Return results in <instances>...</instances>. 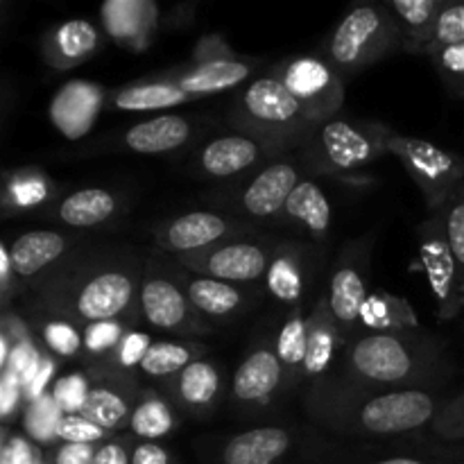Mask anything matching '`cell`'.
Instances as JSON below:
<instances>
[{
  "instance_id": "1",
  "label": "cell",
  "mask_w": 464,
  "mask_h": 464,
  "mask_svg": "<svg viewBox=\"0 0 464 464\" xmlns=\"http://www.w3.org/2000/svg\"><path fill=\"white\" fill-rule=\"evenodd\" d=\"M145 256L130 245L89 240L23 297L25 308L63 317L77 326L136 315Z\"/></svg>"
},
{
  "instance_id": "2",
  "label": "cell",
  "mask_w": 464,
  "mask_h": 464,
  "mask_svg": "<svg viewBox=\"0 0 464 464\" xmlns=\"http://www.w3.org/2000/svg\"><path fill=\"white\" fill-rule=\"evenodd\" d=\"M447 401L435 390H372L334 372L302 388L304 415L326 433L356 442H392L429 430Z\"/></svg>"
},
{
  "instance_id": "3",
  "label": "cell",
  "mask_w": 464,
  "mask_h": 464,
  "mask_svg": "<svg viewBox=\"0 0 464 464\" xmlns=\"http://www.w3.org/2000/svg\"><path fill=\"white\" fill-rule=\"evenodd\" d=\"M411 438L356 442L317 429L311 421L258 424L238 433L195 440L202 464H367L397 451Z\"/></svg>"
},
{
  "instance_id": "4",
  "label": "cell",
  "mask_w": 464,
  "mask_h": 464,
  "mask_svg": "<svg viewBox=\"0 0 464 464\" xmlns=\"http://www.w3.org/2000/svg\"><path fill=\"white\" fill-rule=\"evenodd\" d=\"M344 379L372 390H435L451 379L447 344L424 329L353 334L340 356Z\"/></svg>"
},
{
  "instance_id": "5",
  "label": "cell",
  "mask_w": 464,
  "mask_h": 464,
  "mask_svg": "<svg viewBox=\"0 0 464 464\" xmlns=\"http://www.w3.org/2000/svg\"><path fill=\"white\" fill-rule=\"evenodd\" d=\"M229 122L234 130L247 131L293 154L320 125L272 72L240 86L231 102Z\"/></svg>"
},
{
  "instance_id": "6",
  "label": "cell",
  "mask_w": 464,
  "mask_h": 464,
  "mask_svg": "<svg viewBox=\"0 0 464 464\" xmlns=\"http://www.w3.org/2000/svg\"><path fill=\"white\" fill-rule=\"evenodd\" d=\"M390 131L392 127L385 122L353 121L338 113L322 121L295 154L306 177H344L388 154Z\"/></svg>"
},
{
  "instance_id": "7",
  "label": "cell",
  "mask_w": 464,
  "mask_h": 464,
  "mask_svg": "<svg viewBox=\"0 0 464 464\" xmlns=\"http://www.w3.org/2000/svg\"><path fill=\"white\" fill-rule=\"evenodd\" d=\"M304 177L306 172L297 154H284L240 179L220 184L207 195V202L216 211L238 218L261 229L266 225L275 227L285 202Z\"/></svg>"
},
{
  "instance_id": "8",
  "label": "cell",
  "mask_w": 464,
  "mask_h": 464,
  "mask_svg": "<svg viewBox=\"0 0 464 464\" xmlns=\"http://www.w3.org/2000/svg\"><path fill=\"white\" fill-rule=\"evenodd\" d=\"M401 48V34L388 3H365L349 9L322 45V57L343 80L358 75Z\"/></svg>"
},
{
  "instance_id": "9",
  "label": "cell",
  "mask_w": 464,
  "mask_h": 464,
  "mask_svg": "<svg viewBox=\"0 0 464 464\" xmlns=\"http://www.w3.org/2000/svg\"><path fill=\"white\" fill-rule=\"evenodd\" d=\"M136 308H139L143 324L163 331V334L179 335V340L204 338V335L216 334V326L195 311L188 295L172 279L161 252L157 249H150V254L145 256Z\"/></svg>"
},
{
  "instance_id": "10",
  "label": "cell",
  "mask_w": 464,
  "mask_h": 464,
  "mask_svg": "<svg viewBox=\"0 0 464 464\" xmlns=\"http://www.w3.org/2000/svg\"><path fill=\"white\" fill-rule=\"evenodd\" d=\"M284 367L275 352V338H256L245 352L229 381L231 412L240 420H263L288 397Z\"/></svg>"
},
{
  "instance_id": "11",
  "label": "cell",
  "mask_w": 464,
  "mask_h": 464,
  "mask_svg": "<svg viewBox=\"0 0 464 464\" xmlns=\"http://www.w3.org/2000/svg\"><path fill=\"white\" fill-rule=\"evenodd\" d=\"M388 154L399 159L424 195L429 213H438L464 184V157L417 136L390 131Z\"/></svg>"
},
{
  "instance_id": "12",
  "label": "cell",
  "mask_w": 464,
  "mask_h": 464,
  "mask_svg": "<svg viewBox=\"0 0 464 464\" xmlns=\"http://www.w3.org/2000/svg\"><path fill=\"white\" fill-rule=\"evenodd\" d=\"M276 243H279V238H272L263 231V234L222 240V243L202 249V252L172 258L195 275L256 288L266 281Z\"/></svg>"
},
{
  "instance_id": "13",
  "label": "cell",
  "mask_w": 464,
  "mask_h": 464,
  "mask_svg": "<svg viewBox=\"0 0 464 464\" xmlns=\"http://www.w3.org/2000/svg\"><path fill=\"white\" fill-rule=\"evenodd\" d=\"M263 234L261 227L231 218L216 208H198V211L177 213V216L163 218L154 222L150 236H152V249L170 256H184V254L202 252L229 238L240 236Z\"/></svg>"
},
{
  "instance_id": "14",
  "label": "cell",
  "mask_w": 464,
  "mask_h": 464,
  "mask_svg": "<svg viewBox=\"0 0 464 464\" xmlns=\"http://www.w3.org/2000/svg\"><path fill=\"white\" fill-rule=\"evenodd\" d=\"M374 234L358 236L343 245L331 267L329 285H326V299H329L331 315L338 324L340 335L347 340L356 334L361 308L365 304L370 288V263L374 252Z\"/></svg>"
},
{
  "instance_id": "15",
  "label": "cell",
  "mask_w": 464,
  "mask_h": 464,
  "mask_svg": "<svg viewBox=\"0 0 464 464\" xmlns=\"http://www.w3.org/2000/svg\"><path fill=\"white\" fill-rule=\"evenodd\" d=\"M284 154L293 152H285V150L276 148L258 136L247 134V131L231 130L204 140L195 152L190 170L202 179L229 184V181L240 179V177L267 166Z\"/></svg>"
},
{
  "instance_id": "16",
  "label": "cell",
  "mask_w": 464,
  "mask_h": 464,
  "mask_svg": "<svg viewBox=\"0 0 464 464\" xmlns=\"http://www.w3.org/2000/svg\"><path fill=\"white\" fill-rule=\"evenodd\" d=\"M417 263L429 279L438 315L442 320L460 315L464 311L462 276L440 211L429 213V218L417 225Z\"/></svg>"
},
{
  "instance_id": "17",
  "label": "cell",
  "mask_w": 464,
  "mask_h": 464,
  "mask_svg": "<svg viewBox=\"0 0 464 464\" xmlns=\"http://www.w3.org/2000/svg\"><path fill=\"white\" fill-rule=\"evenodd\" d=\"M293 98L313 121L322 122L343 113L344 80L322 54H295L272 68Z\"/></svg>"
},
{
  "instance_id": "18",
  "label": "cell",
  "mask_w": 464,
  "mask_h": 464,
  "mask_svg": "<svg viewBox=\"0 0 464 464\" xmlns=\"http://www.w3.org/2000/svg\"><path fill=\"white\" fill-rule=\"evenodd\" d=\"M86 243L89 236L84 231L71 229H41L16 236L9 245V258L16 272L21 297L44 284L66 258H71Z\"/></svg>"
},
{
  "instance_id": "19",
  "label": "cell",
  "mask_w": 464,
  "mask_h": 464,
  "mask_svg": "<svg viewBox=\"0 0 464 464\" xmlns=\"http://www.w3.org/2000/svg\"><path fill=\"white\" fill-rule=\"evenodd\" d=\"M161 256L168 272L172 275V279H175L177 284L181 285V290L188 295L195 311H198L204 320L211 322L213 326L245 315V313L256 304L258 288H247V285L227 284V281L211 279V276L195 275V272L181 267L170 254H161Z\"/></svg>"
},
{
  "instance_id": "20",
  "label": "cell",
  "mask_w": 464,
  "mask_h": 464,
  "mask_svg": "<svg viewBox=\"0 0 464 464\" xmlns=\"http://www.w3.org/2000/svg\"><path fill=\"white\" fill-rule=\"evenodd\" d=\"M91 376V390L80 415L109 433H127L131 411L139 399L140 376L122 374L111 367H84Z\"/></svg>"
},
{
  "instance_id": "21",
  "label": "cell",
  "mask_w": 464,
  "mask_h": 464,
  "mask_svg": "<svg viewBox=\"0 0 464 464\" xmlns=\"http://www.w3.org/2000/svg\"><path fill=\"white\" fill-rule=\"evenodd\" d=\"M130 208V198L116 188L102 186H84L59 195L41 216L54 222L59 229L93 231L121 220Z\"/></svg>"
},
{
  "instance_id": "22",
  "label": "cell",
  "mask_w": 464,
  "mask_h": 464,
  "mask_svg": "<svg viewBox=\"0 0 464 464\" xmlns=\"http://www.w3.org/2000/svg\"><path fill=\"white\" fill-rule=\"evenodd\" d=\"M154 388L161 390L177 411L198 421L211 420L213 412L229 397V383H227L225 372L211 358H199L175 379L154 385Z\"/></svg>"
},
{
  "instance_id": "23",
  "label": "cell",
  "mask_w": 464,
  "mask_h": 464,
  "mask_svg": "<svg viewBox=\"0 0 464 464\" xmlns=\"http://www.w3.org/2000/svg\"><path fill=\"white\" fill-rule=\"evenodd\" d=\"M202 131V125L188 116L163 113L150 121L136 122L118 134L104 150L130 154H172L186 150Z\"/></svg>"
},
{
  "instance_id": "24",
  "label": "cell",
  "mask_w": 464,
  "mask_h": 464,
  "mask_svg": "<svg viewBox=\"0 0 464 464\" xmlns=\"http://www.w3.org/2000/svg\"><path fill=\"white\" fill-rule=\"evenodd\" d=\"M258 62L252 57H236L225 59V62H208V63H181V66L163 71L161 75L175 82L179 89L190 93L193 98L202 100L207 95L227 93V91L240 89L252 80Z\"/></svg>"
},
{
  "instance_id": "25",
  "label": "cell",
  "mask_w": 464,
  "mask_h": 464,
  "mask_svg": "<svg viewBox=\"0 0 464 464\" xmlns=\"http://www.w3.org/2000/svg\"><path fill=\"white\" fill-rule=\"evenodd\" d=\"M100 14L109 36L134 53L148 48L166 25V14L150 0H111L102 5Z\"/></svg>"
},
{
  "instance_id": "26",
  "label": "cell",
  "mask_w": 464,
  "mask_h": 464,
  "mask_svg": "<svg viewBox=\"0 0 464 464\" xmlns=\"http://www.w3.org/2000/svg\"><path fill=\"white\" fill-rule=\"evenodd\" d=\"M308 266H311V247L306 243L288 238L279 240L263 281V290L288 311L304 306Z\"/></svg>"
},
{
  "instance_id": "27",
  "label": "cell",
  "mask_w": 464,
  "mask_h": 464,
  "mask_svg": "<svg viewBox=\"0 0 464 464\" xmlns=\"http://www.w3.org/2000/svg\"><path fill=\"white\" fill-rule=\"evenodd\" d=\"M344 349V338L340 335L338 324L331 315L326 290L313 302L308 311V344H306V362L302 372V388L326 379L334 374V365L340 362Z\"/></svg>"
},
{
  "instance_id": "28",
  "label": "cell",
  "mask_w": 464,
  "mask_h": 464,
  "mask_svg": "<svg viewBox=\"0 0 464 464\" xmlns=\"http://www.w3.org/2000/svg\"><path fill=\"white\" fill-rule=\"evenodd\" d=\"M102 48V32L86 18H71L50 27L41 39V57L53 71H71Z\"/></svg>"
},
{
  "instance_id": "29",
  "label": "cell",
  "mask_w": 464,
  "mask_h": 464,
  "mask_svg": "<svg viewBox=\"0 0 464 464\" xmlns=\"http://www.w3.org/2000/svg\"><path fill=\"white\" fill-rule=\"evenodd\" d=\"M334 225V208L329 198L313 177H304L285 202L275 227H293L299 229L313 243H326Z\"/></svg>"
},
{
  "instance_id": "30",
  "label": "cell",
  "mask_w": 464,
  "mask_h": 464,
  "mask_svg": "<svg viewBox=\"0 0 464 464\" xmlns=\"http://www.w3.org/2000/svg\"><path fill=\"white\" fill-rule=\"evenodd\" d=\"M190 93L163 77L161 72L150 75L145 80L131 82V84L121 86L111 91L107 98L109 111H130V113H145V111H161V109H175L181 104L195 102Z\"/></svg>"
},
{
  "instance_id": "31",
  "label": "cell",
  "mask_w": 464,
  "mask_h": 464,
  "mask_svg": "<svg viewBox=\"0 0 464 464\" xmlns=\"http://www.w3.org/2000/svg\"><path fill=\"white\" fill-rule=\"evenodd\" d=\"M57 198L54 181L39 168L27 166L5 175L0 207L7 218L27 216V213H44Z\"/></svg>"
},
{
  "instance_id": "32",
  "label": "cell",
  "mask_w": 464,
  "mask_h": 464,
  "mask_svg": "<svg viewBox=\"0 0 464 464\" xmlns=\"http://www.w3.org/2000/svg\"><path fill=\"white\" fill-rule=\"evenodd\" d=\"M109 93L102 86L86 84V82H72L59 91L57 98L50 104L53 122L68 136L77 139L93 125L100 107L107 102Z\"/></svg>"
},
{
  "instance_id": "33",
  "label": "cell",
  "mask_w": 464,
  "mask_h": 464,
  "mask_svg": "<svg viewBox=\"0 0 464 464\" xmlns=\"http://www.w3.org/2000/svg\"><path fill=\"white\" fill-rule=\"evenodd\" d=\"M444 5L447 0H390L388 9L401 34V48L408 54L426 57Z\"/></svg>"
},
{
  "instance_id": "34",
  "label": "cell",
  "mask_w": 464,
  "mask_h": 464,
  "mask_svg": "<svg viewBox=\"0 0 464 464\" xmlns=\"http://www.w3.org/2000/svg\"><path fill=\"white\" fill-rule=\"evenodd\" d=\"M179 426V411L154 385H145L131 411L127 433L139 442H161Z\"/></svg>"
},
{
  "instance_id": "35",
  "label": "cell",
  "mask_w": 464,
  "mask_h": 464,
  "mask_svg": "<svg viewBox=\"0 0 464 464\" xmlns=\"http://www.w3.org/2000/svg\"><path fill=\"white\" fill-rule=\"evenodd\" d=\"M421 329L420 317L406 297L379 288L367 295L361 308L356 334H401Z\"/></svg>"
},
{
  "instance_id": "36",
  "label": "cell",
  "mask_w": 464,
  "mask_h": 464,
  "mask_svg": "<svg viewBox=\"0 0 464 464\" xmlns=\"http://www.w3.org/2000/svg\"><path fill=\"white\" fill-rule=\"evenodd\" d=\"M207 353L208 344L199 343V340H154L150 352L145 353L143 362H140L139 374L140 379L161 385L181 374L195 361L207 358Z\"/></svg>"
},
{
  "instance_id": "37",
  "label": "cell",
  "mask_w": 464,
  "mask_h": 464,
  "mask_svg": "<svg viewBox=\"0 0 464 464\" xmlns=\"http://www.w3.org/2000/svg\"><path fill=\"white\" fill-rule=\"evenodd\" d=\"M306 344H308V315L304 306L293 308L285 313V320L281 322V329L275 335V352L279 356L281 367L285 374L288 392L302 388V372L306 362Z\"/></svg>"
},
{
  "instance_id": "38",
  "label": "cell",
  "mask_w": 464,
  "mask_h": 464,
  "mask_svg": "<svg viewBox=\"0 0 464 464\" xmlns=\"http://www.w3.org/2000/svg\"><path fill=\"white\" fill-rule=\"evenodd\" d=\"M27 322H30L32 331L44 344L45 352L53 353L57 361L82 362V356H84L82 326H77L71 320H63V317L39 311H27Z\"/></svg>"
},
{
  "instance_id": "39",
  "label": "cell",
  "mask_w": 464,
  "mask_h": 464,
  "mask_svg": "<svg viewBox=\"0 0 464 464\" xmlns=\"http://www.w3.org/2000/svg\"><path fill=\"white\" fill-rule=\"evenodd\" d=\"M140 315H127L116 317V320L93 322V324L82 326V335H84V356H82V365L93 367L104 365L109 358L116 353L125 335L130 334L134 326H140Z\"/></svg>"
},
{
  "instance_id": "40",
  "label": "cell",
  "mask_w": 464,
  "mask_h": 464,
  "mask_svg": "<svg viewBox=\"0 0 464 464\" xmlns=\"http://www.w3.org/2000/svg\"><path fill=\"white\" fill-rule=\"evenodd\" d=\"M367 464H464V442H438L426 433L412 435L403 447Z\"/></svg>"
},
{
  "instance_id": "41",
  "label": "cell",
  "mask_w": 464,
  "mask_h": 464,
  "mask_svg": "<svg viewBox=\"0 0 464 464\" xmlns=\"http://www.w3.org/2000/svg\"><path fill=\"white\" fill-rule=\"evenodd\" d=\"M62 417L63 412L53 399V394H45V397L36 399L34 403L25 408V412H23V429H25L27 438L45 451V449L59 444L57 429Z\"/></svg>"
},
{
  "instance_id": "42",
  "label": "cell",
  "mask_w": 464,
  "mask_h": 464,
  "mask_svg": "<svg viewBox=\"0 0 464 464\" xmlns=\"http://www.w3.org/2000/svg\"><path fill=\"white\" fill-rule=\"evenodd\" d=\"M426 435L438 442L462 444L464 442V390L462 392L447 397L440 408L438 417L429 426Z\"/></svg>"
},
{
  "instance_id": "43",
  "label": "cell",
  "mask_w": 464,
  "mask_h": 464,
  "mask_svg": "<svg viewBox=\"0 0 464 464\" xmlns=\"http://www.w3.org/2000/svg\"><path fill=\"white\" fill-rule=\"evenodd\" d=\"M152 343L154 340L150 338L145 331H140L139 326H134V329L125 335V340H122L121 347L116 349V353H113V356L104 362V367H111V370L122 372V374L140 376L139 374L140 362H143L145 353L150 352Z\"/></svg>"
},
{
  "instance_id": "44",
  "label": "cell",
  "mask_w": 464,
  "mask_h": 464,
  "mask_svg": "<svg viewBox=\"0 0 464 464\" xmlns=\"http://www.w3.org/2000/svg\"><path fill=\"white\" fill-rule=\"evenodd\" d=\"M458 44H464V3L447 0L444 9L440 12L438 23H435L433 41H430L426 57H430L435 50H442Z\"/></svg>"
},
{
  "instance_id": "45",
  "label": "cell",
  "mask_w": 464,
  "mask_h": 464,
  "mask_svg": "<svg viewBox=\"0 0 464 464\" xmlns=\"http://www.w3.org/2000/svg\"><path fill=\"white\" fill-rule=\"evenodd\" d=\"M91 390V376L89 372H75L71 376H63V379L54 381L53 399L57 401V406L62 408L63 415H75V412H82L84 408L86 397H89Z\"/></svg>"
},
{
  "instance_id": "46",
  "label": "cell",
  "mask_w": 464,
  "mask_h": 464,
  "mask_svg": "<svg viewBox=\"0 0 464 464\" xmlns=\"http://www.w3.org/2000/svg\"><path fill=\"white\" fill-rule=\"evenodd\" d=\"M444 227H447L449 243H451L453 256L460 267L462 288H464V184L449 198V202L440 208Z\"/></svg>"
},
{
  "instance_id": "47",
  "label": "cell",
  "mask_w": 464,
  "mask_h": 464,
  "mask_svg": "<svg viewBox=\"0 0 464 464\" xmlns=\"http://www.w3.org/2000/svg\"><path fill=\"white\" fill-rule=\"evenodd\" d=\"M435 71L440 72L447 89L458 98H464V44L449 45L430 54Z\"/></svg>"
},
{
  "instance_id": "48",
  "label": "cell",
  "mask_w": 464,
  "mask_h": 464,
  "mask_svg": "<svg viewBox=\"0 0 464 464\" xmlns=\"http://www.w3.org/2000/svg\"><path fill=\"white\" fill-rule=\"evenodd\" d=\"M44 449L32 442L25 433H12L9 426H3L0 464H39L44 462Z\"/></svg>"
},
{
  "instance_id": "49",
  "label": "cell",
  "mask_w": 464,
  "mask_h": 464,
  "mask_svg": "<svg viewBox=\"0 0 464 464\" xmlns=\"http://www.w3.org/2000/svg\"><path fill=\"white\" fill-rule=\"evenodd\" d=\"M25 408V388H23L21 376L5 367L0 372V417H3V424H14L18 417H23Z\"/></svg>"
},
{
  "instance_id": "50",
  "label": "cell",
  "mask_w": 464,
  "mask_h": 464,
  "mask_svg": "<svg viewBox=\"0 0 464 464\" xmlns=\"http://www.w3.org/2000/svg\"><path fill=\"white\" fill-rule=\"evenodd\" d=\"M113 433L100 429L98 424L89 421L86 417H82L80 412L75 415H63L59 421L57 429V440L59 442H71V444H100L104 440L111 438Z\"/></svg>"
},
{
  "instance_id": "51",
  "label": "cell",
  "mask_w": 464,
  "mask_h": 464,
  "mask_svg": "<svg viewBox=\"0 0 464 464\" xmlns=\"http://www.w3.org/2000/svg\"><path fill=\"white\" fill-rule=\"evenodd\" d=\"M136 440L130 433H113L95 449L93 464H131Z\"/></svg>"
},
{
  "instance_id": "52",
  "label": "cell",
  "mask_w": 464,
  "mask_h": 464,
  "mask_svg": "<svg viewBox=\"0 0 464 464\" xmlns=\"http://www.w3.org/2000/svg\"><path fill=\"white\" fill-rule=\"evenodd\" d=\"M240 57L234 48L220 34H204L190 53V63H208V62H225V59Z\"/></svg>"
},
{
  "instance_id": "53",
  "label": "cell",
  "mask_w": 464,
  "mask_h": 464,
  "mask_svg": "<svg viewBox=\"0 0 464 464\" xmlns=\"http://www.w3.org/2000/svg\"><path fill=\"white\" fill-rule=\"evenodd\" d=\"M98 444H71L59 442L45 449V462L48 464H93Z\"/></svg>"
},
{
  "instance_id": "54",
  "label": "cell",
  "mask_w": 464,
  "mask_h": 464,
  "mask_svg": "<svg viewBox=\"0 0 464 464\" xmlns=\"http://www.w3.org/2000/svg\"><path fill=\"white\" fill-rule=\"evenodd\" d=\"M0 297H3V311H9L14 299L21 297L16 272H14L12 258H9V245L0 247Z\"/></svg>"
},
{
  "instance_id": "55",
  "label": "cell",
  "mask_w": 464,
  "mask_h": 464,
  "mask_svg": "<svg viewBox=\"0 0 464 464\" xmlns=\"http://www.w3.org/2000/svg\"><path fill=\"white\" fill-rule=\"evenodd\" d=\"M131 464H179L175 453L161 442H139L131 451Z\"/></svg>"
}]
</instances>
